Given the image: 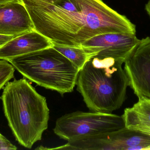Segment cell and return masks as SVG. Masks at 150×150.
<instances>
[{
  "instance_id": "obj_2",
  "label": "cell",
  "mask_w": 150,
  "mask_h": 150,
  "mask_svg": "<svg viewBox=\"0 0 150 150\" xmlns=\"http://www.w3.org/2000/svg\"><path fill=\"white\" fill-rule=\"evenodd\" d=\"M1 99L16 140L23 147L31 149L48 128L50 111L46 99L24 77L8 82Z\"/></svg>"
},
{
  "instance_id": "obj_4",
  "label": "cell",
  "mask_w": 150,
  "mask_h": 150,
  "mask_svg": "<svg viewBox=\"0 0 150 150\" xmlns=\"http://www.w3.org/2000/svg\"><path fill=\"white\" fill-rule=\"evenodd\" d=\"M24 77L63 95L76 85L79 69L53 47L8 60Z\"/></svg>"
},
{
  "instance_id": "obj_7",
  "label": "cell",
  "mask_w": 150,
  "mask_h": 150,
  "mask_svg": "<svg viewBox=\"0 0 150 150\" xmlns=\"http://www.w3.org/2000/svg\"><path fill=\"white\" fill-rule=\"evenodd\" d=\"M129 85L139 100H150V37L140 40L124 62Z\"/></svg>"
},
{
  "instance_id": "obj_5",
  "label": "cell",
  "mask_w": 150,
  "mask_h": 150,
  "mask_svg": "<svg viewBox=\"0 0 150 150\" xmlns=\"http://www.w3.org/2000/svg\"><path fill=\"white\" fill-rule=\"evenodd\" d=\"M125 127L122 116L97 112L77 111L57 119L53 131L60 138L71 142Z\"/></svg>"
},
{
  "instance_id": "obj_18",
  "label": "cell",
  "mask_w": 150,
  "mask_h": 150,
  "mask_svg": "<svg viewBox=\"0 0 150 150\" xmlns=\"http://www.w3.org/2000/svg\"><path fill=\"white\" fill-rule=\"evenodd\" d=\"M40 1H43L45 2L48 3L53 4L56 2L59 1L60 0H40Z\"/></svg>"
},
{
  "instance_id": "obj_6",
  "label": "cell",
  "mask_w": 150,
  "mask_h": 150,
  "mask_svg": "<svg viewBox=\"0 0 150 150\" xmlns=\"http://www.w3.org/2000/svg\"><path fill=\"white\" fill-rule=\"evenodd\" d=\"M65 148L67 150H150V135L125 127L68 142Z\"/></svg>"
},
{
  "instance_id": "obj_11",
  "label": "cell",
  "mask_w": 150,
  "mask_h": 150,
  "mask_svg": "<svg viewBox=\"0 0 150 150\" xmlns=\"http://www.w3.org/2000/svg\"><path fill=\"white\" fill-rule=\"evenodd\" d=\"M53 47L68 59L80 70L94 55L82 46L62 45L53 44Z\"/></svg>"
},
{
  "instance_id": "obj_12",
  "label": "cell",
  "mask_w": 150,
  "mask_h": 150,
  "mask_svg": "<svg viewBox=\"0 0 150 150\" xmlns=\"http://www.w3.org/2000/svg\"><path fill=\"white\" fill-rule=\"evenodd\" d=\"M122 116L124 120L150 124V100H139L132 107L126 108Z\"/></svg>"
},
{
  "instance_id": "obj_16",
  "label": "cell",
  "mask_w": 150,
  "mask_h": 150,
  "mask_svg": "<svg viewBox=\"0 0 150 150\" xmlns=\"http://www.w3.org/2000/svg\"><path fill=\"white\" fill-rule=\"evenodd\" d=\"M16 36L12 35H5L0 34V48L5 45L8 41L15 38Z\"/></svg>"
},
{
  "instance_id": "obj_9",
  "label": "cell",
  "mask_w": 150,
  "mask_h": 150,
  "mask_svg": "<svg viewBox=\"0 0 150 150\" xmlns=\"http://www.w3.org/2000/svg\"><path fill=\"white\" fill-rule=\"evenodd\" d=\"M35 30L23 2L0 4V34L16 36Z\"/></svg>"
},
{
  "instance_id": "obj_13",
  "label": "cell",
  "mask_w": 150,
  "mask_h": 150,
  "mask_svg": "<svg viewBox=\"0 0 150 150\" xmlns=\"http://www.w3.org/2000/svg\"><path fill=\"white\" fill-rule=\"evenodd\" d=\"M15 68L8 61L0 59V90L14 77Z\"/></svg>"
},
{
  "instance_id": "obj_17",
  "label": "cell",
  "mask_w": 150,
  "mask_h": 150,
  "mask_svg": "<svg viewBox=\"0 0 150 150\" xmlns=\"http://www.w3.org/2000/svg\"><path fill=\"white\" fill-rule=\"evenodd\" d=\"M145 10L150 17V0L145 5Z\"/></svg>"
},
{
  "instance_id": "obj_8",
  "label": "cell",
  "mask_w": 150,
  "mask_h": 150,
  "mask_svg": "<svg viewBox=\"0 0 150 150\" xmlns=\"http://www.w3.org/2000/svg\"><path fill=\"white\" fill-rule=\"evenodd\" d=\"M140 40L134 33H104L86 41L81 46L94 56L110 57L124 62Z\"/></svg>"
},
{
  "instance_id": "obj_19",
  "label": "cell",
  "mask_w": 150,
  "mask_h": 150,
  "mask_svg": "<svg viewBox=\"0 0 150 150\" xmlns=\"http://www.w3.org/2000/svg\"><path fill=\"white\" fill-rule=\"evenodd\" d=\"M22 1V0H0V4L3 3L8 2L10 1Z\"/></svg>"
},
{
  "instance_id": "obj_14",
  "label": "cell",
  "mask_w": 150,
  "mask_h": 150,
  "mask_svg": "<svg viewBox=\"0 0 150 150\" xmlns=\"http://www.w3.org/2000/svg\"><path fill=\"white\" fill-rule=\"evenodd\" d=\"M124 121L126 127L138 130L150 135V124L131 120H125Z\"/></svg>"
},
{
  "instance_id": "obj_15",
  "label": "cell",
  "mask_w": 150,
  "mask_h": 150,
  "mask_svg": "<svg viewBox=\"0 0 150 150\" xmlns=\"http://www.w3.org/2000/svg\"><path fill=\"white\" fill-rule=\"evenodd\" d=\"M17 149V148L15 145L2 136L0 139V150H16Z\"/></svg>"
},
{
  "instance_id": "obj_20",
  "label": "cell",
  "mask_w": 150,
  "mask_h": 150,
  "mask_svg": "<svg viewBox=\"0 0 150 150\" xmlns=\"http://www.w3.org/2000/svg\"><path fill=\"white\" fill-rule=\"evenodd\" d=\"M2 136V135L1 134H0V139H1V137Z\"/></svg>"
},
{
  "instance_id": "obj_1",
  "label": "cell",
  "mask_w": 150,
  "mask_h": 150,
  "mask_svg": "<svg viewBox=\"0 0 150 150\" xmlns=\"http://www.w3.org/2000/svg\"><path fill=\"white\" fill-rule=\"evenodd\" d=\"M35 30L53 44L81 46L91 38L107 33L136 34L134 24L102 0H60L53 4L22 0Z\"/></svg>"
},
{
  "instance_id": "obj_10",
  "label": "cell",
  "mask_w": 150,
  "mask_h": 150,
  "mask_svg": "<svg viewBox=\"0 0 150 150\" xmlns=\"http://www.w3.org/2000/svg\"><path fill=\"white\" fill-rule=\"evenodd\" d=\"M50 39L34 30L15 37L0 48V59L17 56L53 46Z\"/></svg>"
},
{
  "instance_id": "obj_3",
  "label": "cell",
  "mask_w": 150,
  "mask_h": 150,
  "mask_svg": "<svg viewBox=\"0 0 150 150\" xmlns=\"http://www.w3.org/2000/svg\"><path fill=\"white\" fill-rule=\"evenodd\" d=\"M124 62L110 57H92L79 70L76 85L92 112L112 113L122 106L129 81Z\"/></svg>"
}]
</instances>
